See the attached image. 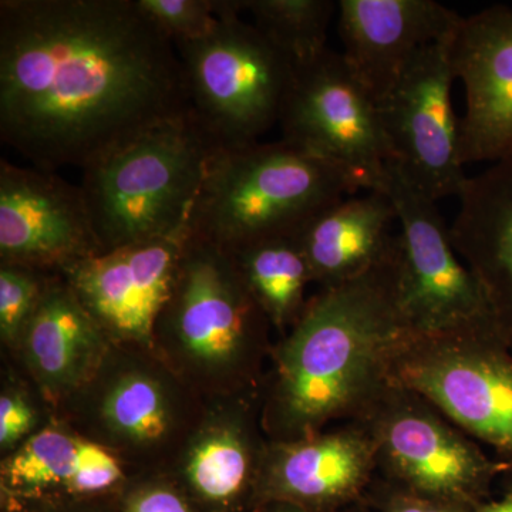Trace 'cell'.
Masks as SVG:
<instances>
[{
    "instance_id": "22",
    "label": "cell",
    "mask_w": 512,
    "mask_h": 512,
    "mask_svg": "<svg viewBox=\"0 0 512 512\" xmlns=\"http://www.w3.org/2000/svg\"><path fill=\"white\" fill-rule=\"evenodd\" d=\"M396 208L383 191L346 197L313 217L299 239L320 288L345 284L366 274L393 254Z\"/></svg>"
},
{
    "instance_id": "19",
    "label": "cell",
    "mask_w": 512,
    "mask_h": 512,
    "mask_svg": "<svg viewBox=\"0 0 512 512\" xmlns=\"http://www.w3.org/2000/svg\"><path fill=\"white\" fill-rule=\"evenodd\" d=\"M128 473L106 448L52 419L0 463V508L119 493Z\"/></svg>"
},
{
    "instance_id": "10",
    "label": "cell",
    "mask_w": 512,
    "mask_h": 512,
    "mask_svg": "<svg viewBox=\"0 0 512 512\" xmlns=\"http://www.w3.org/2000/svg\"><path fill=\"white\" fill-rule=\"evenodd\" d=\"M384 192L400 225V301L413 335L474 332L500 338L483 289L457 254L436 202L390 165Z\"/></svg>"
},
{
    "instance_id": "27",
    "label": "cell",
    "mask_w": 512,
    "mask_h": 512,
    "mask_svg": "<svg viewBox=\"0 0 512 512\" xmlns=\"http://www.w3.org/2000/svg\"><path fill=\"white\" fill-rule=\"evenodd\" d=\"M141 10L174 43L195 42L220 23L218 0H137Z\"/></svg>"
},
{
    "instance_id": "20",
    "label": "cell",
    "mask_w": 512,
    "mask_h": 512,
    "mask_svg": "<svg viewBox=\"0 0 512 512\" xmlns=\"http://www.w3.org/2000/svg\"><path fill=\"white\" fill-rule=\"evenodd\" d=\"M111 345L69 284L52 274L13 359L55 413L89 382Z\"/></svg>"
},
{
    "instance_id": "15",
    "label": "cell",
    "mask_w": 512,
    "mask_h": 512,
    "mask_svg": "<svg viewBox=\"0 0 512 512\" xmlns=\"http://www.w3.org/2000/svg\"><path fill=\"white\" fill-rule=\"evenodd\" d=\"M268 441L259 392L207 399L165 473L204 512H252Z\"/></svg>"
},
{
    "instance_id": "25",
    "label": "cell",
    "mask_w": 512,
    "mask_h": 512,
    "mask_svg": "<svg viewBox=\"0 0 512 512\" xmlns=\"http://www.w3.org/2000/svg\"><path fill=\"white\" fill-rule=\"evenodd\" d=\"M52 274L28 266L0 264V340L12 357Z\"/></svg>"
},
{
    "instance_id": "24",
    "label": "cell",
    "mask_w": 512,
    "mask_h": 512,
    "mask_svg": "<svg viewBox=\"0 0 512 512\" xmlns=\"http://www.w3.org/2000/svg\"><path fill=\"white\" fill-rule=\"evenodd\" d=\"M255 26L296 70L328 52L330 20L338 5L332 0H239Z\"/></svg>"
},
{
    "instance_id": "21",
    "label": "cell",
    "mask_w": 512,
    "mask_h": 512,
    "mask_svg": "<svg viewBox=\"0 0 512 512\" xmlns=\"http://www.w3.org/2000/svg\"><path fill=\"white\" fill-rule=\"evenodd\" d=\"M450 232L512 353V156L468 177Z\"/></svg>"
},
{
    "instance_id": "7",
    "label": "cell",
    "mask_w": 512,
    "mask_h": 512,
    "mask_svg": "<svg viewBox=\"0 0 512 512\" xmlns=\"http://www.w3.org/2000/svg\"><path fill=\"white\" fill-rule=\"evenodd\" d=\"M239 0H218L220 23L174 43L195 119L218 148L258 143L281 119L296 69L252 23Z\"/></svg>"
},
{
    "instance_id": "23",
    "label": "cell",
    "mask_w": 512,
    "mask_h": 512,
    "mask_svg": "<svg viewBox=\"0 0 512 512\" xmlns=\"http://www.w3.org/2000/svg\"><path fill=\"white\" fill-rule=\"evenodd\" d=\"M229 254L276 336L286 335L308 305L309 285L315 284L299 234L261 239Z\"/></svg>"
},
{
    "instance_id": "5",
    "label": "cell",
    "mask_w": 512,
    "mask_h": 512,
    "mask_svg": "<svg viewBox=\"0 0 512 512\" xmlns=\"http://www.w3.org/2000/svg\"><path fill=\"white\" fill-rule=\"evenodd\" d=\"M205 404L154 348L113 343L89 382L53 414L136 476L173 466Z\"/></svg>"
},
{
    "instance_id": "32",
    "label": "cell",
    "mask_w": 512,
    "mask_h": 512,
    "mask_svg": "<svg viewBox=\"0 0 512 512\" xmlns=\"http://www.w3.org/2000/svg\"><path fill=\"white\" fill-rule=\"evenodd\" d=\"M252 512H320L306 510V508L296 507V505L285 503H268L259 505ZM335 512H370L367 507L366 501L363 504L356 505V507L348 508V510L335 511Z\"/></svg>"
},
{
    "instance_id": "26",
    "label": "cell",
    "mask_w": 512,
    "mask_h": 512,
    "mask_svg": "<svg viewBox=\"0 0 512 512\" xmlns=\"http://www.w3.org/2000/svg\"><path fill=\"white\" fill-rule=\"evenodd\" d=\"M8 367L0 390V451L2 457L49 423L53 412L22 373Z\"/></svg>"
},
{
    "instance_id": "6",
    "label": "cell",
    "mask_w": 512,
    "mask_h": 512,
    "mask_svg": "<svg viewBox=\"0 0 512 512\" xmlns=\"http://www.w3.org/2000/svg\"><path fill=\"white\" fill-rule=\"evenodd\" d=\"M217 148L190 111L83 170L103 251L188 231Z\"/></svg>"
},
{
    "instance_id": "2",
    "label": "cell",
    "mask_w": 512,
    "mask_h": 512,
    "mask_svg": "<svg viewBox=\"0 0 512 512\" xmlns=\"http://www.w3.org/2000/svg\"><path fill=\"white\" fill-rule=\"evenodd\" d=\"M412 333L393 254L366 274L309 298L275 340L259 402L269 441H293L356 420L389 382V360Z\"/></svg>"
},
{
    "instance_id": "9",
    "label": "cell",
    "mask_w": 512,
    "mask_h": 512,
    "mask_svg": "<svg viewBox=\"0 0 512 512\" xmlns=\"http://www.w3.org/2000/svg\"><path fill=\"white\" fill-rule=\"evenodd\" d=\"M389 380L436 404L478 443L512 460V353L491 333L404 336Z\"/></svg>"
},
{
    "instance_id": "4",
    "label": "cell",
    "mask_w": 512,
    "mask_h": 512,
    "mask_svg": "<svg viewBox=\"0 0 512 512\" xmlns=\"http://www.w3.org/2000/svg\"><path fill=\"white\" fill-rule=\"evenodd\" d=\"M356 191L336 165L282 138L217 148L188 232L234 252L261 239L299 234L313 217Z\"/></svg>"
},
{
    "instance_id": "16",
    "label": "cell",
    "mask_w": 512,
    "mask_h": 512,
    "mask_svg": "<svg viewBox=\"0 0 512 512\" xmlns=\"http://www.w3.org/2000/svg\"><path fill=\"white\" fill-rule=\"evenodd\" d=\"M377 478L376 443L365 424L346 421L293 441H268L255 508L285 503L320 512L366 501Z\"/></svg>"
},
{
    "instance_id": "17",
    "label": "cell",
    "mask_w": 512,
    "mask_h": 512,
    "mask_svg": "<svg viewBox=\"0 0 512 512\" xmlns=\"http://www.w3.org/2000/svg\"><path fill=\"white\" fill-rule=\"evenodd\" d=\"M451 64L466 89L460 119L464 165L512 156V8L494 5L461 16L451 36Z\"/></svg>"
},
{
    "instance_id": "3",
    "label": "cell",
    "mask_w": 512,
    "mask_h": 512,
    "mask_svg": "<svg viewBox=\"0 0 512 512\" xmlns=\"http://www.w3.org/2000/svg\"><path fill=\"white\" fill-rule=\"evenodd\" d=\"M234 256L188 232L153 348L204 399L258 393L275 340Z\"/></svg>"
},
{
    "instance_id": "28",
    "label": "cell",
    "mask_w": 512,
    "mask_h": 512,
    "mask_svg": "<svg viewBox=\"0 0 512 512\" xmlns=\"http://www.w3.org/2000/svg\"><path fill=\"white\" fill-rule=\"evenodd\" d=\"M119 505L120 512H204L167 473L128 476Z\"/></svg>"
},
{
    "instance_id": "29",
    "label": "cell",
    "mask_w": 512,
    "mask_h": 512,
    "mask_svg": "<svg viewBox=\"0 0 512 512\" xmlns=\"http://www.w3.org/2000/svg\"><path fill=\"white\" fill-rule=\"evenodd\" d=\"M366 504L373 512H473V505L427 497L377 477Z\"/></svg>"
},
{
    "instance_id": "14",
    "label": "cell",
    "mask_w": 512,
    "mask_h": 512,
    "mask_svg": "<svg viewBox=\"0 0 512 512\" xmlns=\"http://www.w3.org/2000/svg\"><path fill=\"white\" fill-rule=\"evenodd\" d=\"M188 231L83 259L59 272L111 343L153 348Z\"/></svg>"
},
{
    "instance_id": "31",
    "label": "cell",
    "mask_w": 512,
    "mask_h": 512,
    "mask_svg": "<svg viewBox=\"0 0 512 512\" xmlns=\"http://www.w3.org/2000/svg\"><path fill=\"white\" fill-rule=\"evenodd\" d=\"M500 480L503 485L501 497H491L490 500L478 504L473 512H512V467L505 471Z\"/></svg>"
},
{
    "instance_id": "18",
    "label": "cell",
    "mask_w": 512,
    "mask_h": 512,
    "mask_svg": "<svg viewBox=\"0 0 512 512\" xmlns=\"http://www.w3.org/2000/svg\"><path fill=\"white\" fill-rule=\"evenodd\" d=\"M342 56L379 104L414 57L450 35L461 16L434 0H340Z\"/></svg>"
},
{
    "instance_id": "12",
    "label": "cell",
    "mask_w": 512,
    "mask_h": 512,
    "mask_svg": "<svg viewBox=\"0 0 512 512\" xmlns=\"http://www.w3.org/2000/svg\"><path fill=\"white\" fill-rule=\"evenodd\" d=\"M457 28V26H456ZM453 32L414 57L379 106L390 167L427 198L460 197L468 177L453 107Z\"/></svg>"
},
{
    "instance_id": "1",
    "label": "cell",
    "mask_w": 512,
    "mask_h": 512,
    "mask_svg": "<svg viewBox=\"0 0 512 512\" xmlns=\"http://www.w3.org/2000/svg\"><path fill=\"white\" fill-rule=\"evenodd\" d=\"M191 111L173 40L137 0L0 2V138L86 170Z\"/></svg>"
},
{
    "instance_id": "8",
    "label": "cell",
    "mask_w": 512,
    "mask_h": 512,
    "mask_svg": "<svg viewBox=\"0 0 512 512\" xmlns=\"http://www.w3.org/2000/svg\"><path fill=\"white\" fill-rule=\"evenodd\" d=\"M356 421L376 443L377 477L427 497L490 500L511 458H491L423 394L389 380Z\"/></svg>"
},
{
    "instance_id": "11",
    "label": "cell",
    "mask_w": 512,
    "mask_h": 512,
    "mask_svg": "<svg viewBox=\"0 0 512 512\" xmlns=\"http://www.w3.org/2000/svg\"><path fill=\"white\" fill-rule=\"evenodd\" d=\"M279 124L282 140L340 168L357 190L383 191L389 147L379 106L342 53L296 70Z\"/></svg>"
},
{
    "instance_id": "30",
    "label": "cell",
    "mask_w": 512,
    "mask_h": 512,
    "mask_svg": "<svg viewBox=\"0 0 512 512\" xmlns=\"http://www.w3.org/2000/svg\"><path fill=\"white\" fill-rule=\"evenodd\" d=\"M0 512H120L119 493L55 501L25 508H0Z\"/></svg>"
},
{
    "instance_id": "13",
    "label": "cell",
    "mask_w": 512,
    "mask_h": 512,
    "mask_svg": "<svg viewBox=\"0 0 512 512\" xmlns=\"http://www.w3.org/2000/svg\"><path fill=\"white\" fill-rule=\"evenodd\" d=\"M103 252L80 185L0 161V264L59 274Z\"/></svg>"
}]
</instances>
